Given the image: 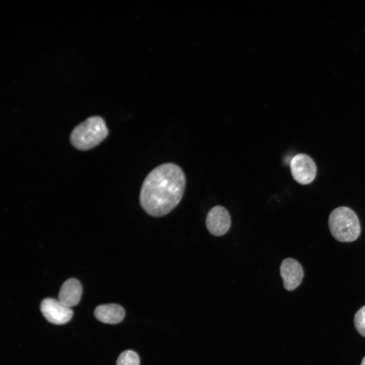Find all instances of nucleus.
I'll list each match as a JSON object with an SVG mask.
<instances>
[{"mask_svg": "<svg viewBox=\"0 0 365 365\" xmlns=\"http://www.w3.org/2000/svg\"><path fill=\"white\" fill-rule=\"evenodd\" d=\"M186 187V177L180 167L167 163L153 169L144 179L140 191L142 209L154 217L172 211L179 203Z\"/></svg>", "mask_w": 365, "mask_h": 365, "instance_id": "nucleus-1", "label": "nucleus"}, {"mask_svg": "<svg viewBox=\"0 0 365 365\" xmlns=\"http://www.w3.org/2000/svg\"><path fill=\"white\" fill-rule=\"evenodd\" d=\"M108 130L103 119L92 116L77 125L72 131L70 140L80 150H87L97 145L107 136Z\"/></svg>", "mask_w": 365, "mask_h": 365, "instance_id": "nucleus-2", "label": "nucleus"}, {"mask_svg": "<svg viewBox=\"0 0 365 365\" xmlns=\"http://www.w3.org/2000/svg\"><path fill=\"white\" fill-rule=\"evenodd\" d=\"M328 226L333 236L340 242H352L360 233V223L356 214L346 206L338 207L331 212Z\"/></svg>", "mask_w": 365, "mask_h": 365, "instance_id": "nucleus-3", "label": "nucleus"}, {"mask_svg": "<svg viewBox=\"0 0 365 365\" xmlns=\"http://www.w3.org/2000/svg\"><path fill=\"white\" fill-rule=\"evenodd\" d=\"M290 171L293 178L299 183L307 185L311 182L316 175V166L309 156L299 154L290 161Z\"/></svg>", "mask_w": 365, "mask_h": 365, "instance_id": "nucleus-4", "label": "nucleus"}, {"mask_svg": "<svg viewBox=\"0 0 365 365\" xmlns=\"http://www.w3.org/2000/svg\"><path fill=\"white\" fill-rule=\"evenodd\" d=\"M41 311L44 317L55 324H63L71 318L73 311L58 300L53 298L44 299L40 306Z\"/></svg>", "mask_w": 365, "mask_h": 365, "instance_id": "nucleus-5", "label": "nucleus"}, {"mask_svg": "<svg viewBox=\"0 0 365 365\" xmlns=\"http://www.w3.org/2000/svg\"><path fill=\"white\" fill-rule=\"evenodd\" d=\"M206 226L208 231L215 236H221L229 230L231 220L228 211L223 206L217 205L207 213Z\"/></svg>", "mask_w": 365, "mask_h": 365, "instance_id": "nucleus-6", "label": "nucleus"}, {"mask_svg": "<svg viewBox=\"0 0 365 365\" xmlns=\"http://www.w3.org/2000/svg\"><path fill=\"white\" fill-rule=\"evenodd\" d=\"M280 271L283 286L288 291L297 288L304 277V270L301 265L297 260L290 258L282 261Z\"/></svg>", "mask_w": 365, "mask_h": 365, "instance_id": "nucleus-7", "label": "nucleus"}, {"mask_svg": "<svg viewBox=\"0 0 365 365\" xmlns=\"http://www.w3.org/2000/svg\"><path fill=\"white\" fill-rule=\"evenodd\" d=\"M82 290V286L78 280L73 278L68 279L60 289L58 300L65 306L71 308L80 302Z\"/></svg>", "mask_w": 365, "mask_h": 365, "instance_id": "nucleus-8", "label": "nucleus"}, {"mask_svg": "<svg viewBox=\"0 0 365 365\" xmlns=\"http://www.w3.org/2000/svg\"><path fill=\"white\" fill-rule=\"evenodd\" d=\"M94 314L95 317L102 322L116 324L123 320L125 312L118 304H108L98 306L95 309Z\"/></svg>", "mask_w": 365, "mask_h": 365, "instance_id": "nucleus-9", "label": "nucleus"}, {"mask_svg": "<svg viewBox=\"0 0 365 365\" xmlns=\"http://www.w3.org/2000/svg\"><path fill=\"white\" fill-rule=\"evenodd\" d=\"M140 360L137 354L130 350H126L120 354L116 365H139Z\"/></svg>", "mask_w": 365, "mask_h": 365, "instance_id": "nucleus-10", "label": "nucleus"}, {"mask_svg": "<svg viewBox=\"0 0 365 365\" xmlns=\"http://www.w3.org/2000/svg\"><path fill=\"white\" fill-rule=\"evenodd\" d=\"M354 323L357 332L361 336L365 337V305L356 312Z\"/></svg>", "mask_w": 365, "mask_h": 365, "instance_id": "nucleus-11", "label": "nucleus"}, {"mask_svg": "<svg viewBox=\"0 0 365 365\" xmlns=\"http://www.w3.org/2000/svg\"><path fill=\"white\" fill-rule=\"evenodd\" d=\"M360 365H365V356L363 357Z\"/></svg>", "mask_w": 365, "mask_h": 365, "instance_id": "nucleus-12", "label": "nucleus"}]
</instances>
